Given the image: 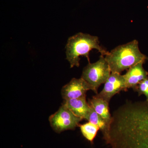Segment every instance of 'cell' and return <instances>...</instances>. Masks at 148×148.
<instances>
[{"instance_id":"3957f363","label":"cell","mask_w":148,"mask_h":148,"mask_svg":"<svg viewBox=\"0 0 148 148\" xmlns=\"http://www.w3.org/2000/svg\"><path fill=\"white\" fill-rule=\"evenodd\" d=\"M66 48V59L70 63L71 68L79 67L80 56L86 57L88 63H90L89 53L92 49H96L104 56L109 52L100 45L98 37L82 33L70 37Z\"/></svg>"},{"instance_id":"277c9868","label":"cell","mask_w":148,"mask_h":148,"mask_svg":"<svg viewBox=\"0 0 148 148\" xmlns=\"http://www.w3.org/2000/svg\"><path fill=\"white\" fill-rule=\"evenodd\" d=\"M111 73L108 62L104 56L101 55L98 61L88 63L84 69L81 77L90 84L96 94L100 86L105 84Z\"/></svg>"},{"instance_id":"4fadbf2b","label":"cell","mask_w":148,"mask_h":148,"mask_svg":"<svg viewBox=\"0 0 148 148\" xmlns=\"http://www.w3.org/2000/svg\"><path fill=\"white\" fill-rule=\"evenodd\" d=\"M134 91L138 92L139 96L145 95L146 98V101L148 103V77L140 82Z\"/></svg>"},{"instance_id":"8992f818","label":"cell","mask_w":148,"mask_h":148,"mask_svg":"<svg viewBox=\"0 0 148 148\" xmlns=\"http://www.w3.org/2000/svg\"><path fill=\"white\" fill-rule=\"evenodd\" d=\"M127 90L123 75L118 73H111L105 82L103 89L95 95L109 103L114 95L121 91Z\"/></svg>"},{"instance_id":"9c48e42d","label":"cell","mask_w":148,"mask_h":148,"mask_svg":"<svg viewBox=\"0 0 148 148\" xmlns=\"http://www.w3.org/2000/svg\"><path fill=\"white\" fill-rule=\"evenodd\" d=\"M62 105L66 106L77 116L86 119L91 110V106L86 100V95L75 99L64 100Z\"/></svg>"},{"instance_id":"52a82bcc","label":"cell","mask_w":148,"mask_h":148,"mask_svg":"<svg viewBox=\"0 0 148 148\" xmlns=\"http://www.w3.org/2000/svg\"><path fill=\"white\" fill-rule=\"evenodd\" d=\"M89 90L93 91V88L85 80L74 78L62 88L61 95L64 100L75 99L86 95Z\"/></svg>"},{"instance_id":"6da1fadb","label":"cell","mask_w":148,"mask_h":148,"mask_svg":"<svg viewBox=\"0 0 148 148\" xmlns=\"http://www.w3.org/2000/svg\"><path fill=\"white\" fill-rule=\"evenodd\" d=\"M110 148H148V103L128 102L112 125Z\"/></svg>"},{"instance_id":"5b68a950","label":"cell","mask_w":148,"mask_h":148,"mask_svg":"<svg viewBox=\"0 0 148 148\" xmlns=\"http://www.w3.org/2000/svg\"><path fill=\"white\" fill-rule=\"evenodd\" d=\"M82 119L75 115L69 108L63 105L56 112L49 117L51 126L57 133L75 129L79 125V122Z\"/></svg>"},{"instance_id":"7c38bea8","label":"cell","mask_w":148,"mask_h":148,"mask_svg":"<svg viewBox=\"0 0 148 148\" xmlns=\"http://www.w3.org/2000/svg\"><path fill=\"white\" fill-rule=\"evenodd\" d=\"M79 126L84 137L90 143H93L98 130H100L99 127L89 122L81 125Z\"/></svg>"},{"instance_id":"7a4b0ae2","label":"cell","mask_w":148,"mask_h":148,"mask_svg":"<svg viewBox=\"0 0 148 148\" xmlns=\"http://www.w3.org/2000/svg\"><path fill=\"white\" fill-rule=\"evenodd\" d=\"M111 73L121 74L136 64L148 60L147 56L140 51L139 43L135 40L115 48L105 56Z\"/></svg>"},{"instance_id":"8fae6325","label":"cell","mask_w":148,"mask_h":148,"mask_svg":"<svg viewBox=\"0 0 148 148\" xmlns=\"http://www.w3.org/2000/svg\"><path fill=\"white\" fill-rule=\"evenodd\" d=\"M86 120L99 127L103 133V139L107 144L109 141L110 127L92 107Z\"/></svg>"},{"instance_id":"ba28073f","label":"cell","mask_w":148,"mask_h":148,"mask_svg":"<svg viewBox=\"0 0 148 148\" xmlns=\"http://www.w3.org/2000/svg\"><path fill=\"white\" fill-rule=\"evenodd\" d=\"M144 63L141 62L132 66L123 75L127 89L131 88L135 90L140 82L148 77V72L143 68Z\"/></svg>"},{"instance_id":"30bf717a","label":"cell","mask_w":148,"mask_h":148,"mask_svg":"<svg viewBox=\"0 0 148 148\" xmlns=\"http://www.w3.org/2000/svg\"><path fill=\"white\" fill-rule=\"evenodd\" d=\"M88 103L110 127L112 116L110 113L108 102L95 95L88 100Z\"/></svg>"}]
</instances>
